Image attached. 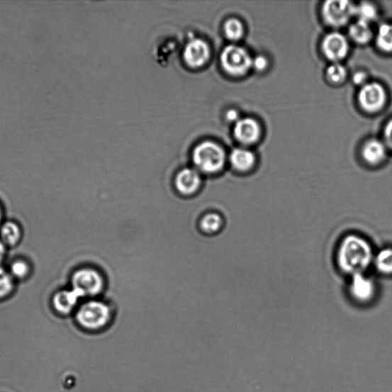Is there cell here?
<instances>
[{"instance_id": "cell-25", "label": "cell", "mask_w": 392, "mask_h": 392, "mask_svg": "<svg viewBox=\"0 0 392 392\" xmlns=\"http://www.w3.org/2000/svg\"><path fill=\"white\" fill-rule=\"evenodd\" d=\"M12 273L18 277H23L28 272V266L23 262H16L11 267Z\"/></svg>"}, {"instance_id": "cell-16", "label": "cell", "mask_w": 392, "mask_h": 392, "mask_svg": "<svg viewBox=\"0 0 392 392\" xmlns=\"http://www.w3.org/2000/svg\"><path fill=\"white\" fill-rule=\"evenodd\" d=\"M224 219L221 214L212 212L206 213L200 218L199 230L208 236L215 235L223 231Z\"/></svg>"}, {"instance_id": "cell-17", "label": "cell", "mask_w": 392, "mask_h": 392, "mask_svg": "<svg viewBox=\"0 0 392 392\" xmlns=\"http://www.w3.org/2000/svg\"><path fill=\"white\" fill-rule=\"evenodd\" d=\"M372 265L377 271L386 276L392 275V247H386L375 254Z\"/></svg>"}, {"instance_id": "cell-14", "label": "cell", "mask_w": 392, "mask_h": 392, "mask_svg": "<svg viewBox=\"0 0 392 392\" xmlns=\"http://www.w3.org/2000/svg\"><path fill=\"white\" fill-rule=\"evenodd\" d=\"M81 298L82 296L77 291H63L55 294L53 303L57 310L66 314L74 308Z\"/></svg>"}, {"instance_id": "cell-2", "label": "cell", "mask_w": 392, "mask_h": 392, "mask_svg": "<svg viewBox=\"0 0 392 392\" xmlns=\"http://www.w3.org/2000/svg\"><path fill=\"white\" fill-rule=\"evenodd\" d=\"M193 159L198 172L206 174H215L225 164V152L221 146L213 141L199 143L194 149Z\"/></svg>"}, {"instance_id": "cell-24", "label": "cell", "mask_w": 392, "mask_h": 392, "mask_svg": "<svg viewBox=\"0 0 392 392\" xmlns=\"http://www.w3.org/2000/svg\"><path fill=\"white\" fill-rule=\"evenodd\" d=\"M13 289L11 276L0 267V298L6 296Z\"/></svg>"}, {"instance_id": "cell-26", "label": "cell", "mask_w": 392, "mask_h": 392, "mask_svg": "<svg viewBox=\"0 0 392 392\" xmlns=\"http://www.w3.org/2000/svg\"><path fill=\"white\" fill-rule=\"evenodd\" d=\"M267 65H269V62H267V60L264 56H257L252 60V66L257 71L262 72L264 70Z\"/></svg>"}, {"instance_id": "cell-21", "label": "cell", "mask_w": 392, "mask_h": 392, "mask_svg": "<svg viewBox=\"0 0 392 392\" xmlns=\"http://www.w3.org/2000/svg\"><path fill=\"white\" fill-rule=\"evenodd\" d=\"M1 237L7 245H15L21 237L20 228L13 223H6L2 226Z\"/></svg>"}, {"instance_id": "cell-19", "label": "cell", "mask_w": 392, "mask_h": 392, "mask_svg": "<svg viewBox=\"0 0 392 392\" xmlns=\"http://www.w3.org/2000/svg\"><path fill=\"white\" fill-rule=\"evenodd\" d=\"M376 43L379 49L386 52H392V25H381L378 30Z\"/></svg>"}, {"instance_id": "cell-20", "label": "cell", "mask_w": 392, "mask_h": 392, "mask_svg": "<svg viewBox=\"0 0 392 392\" xmlns=\"http://www.w3.org/2000/svg\"><path fill=\"white\" fill-rule=\"evenodd\" d=\"M224 30L228 39L233 41L240 40L244 33L242 23L234 18L226 21Z\"/></svg>"}, {"instance_id": "cell-31", "label": "cell", "mask_w": 392, "mask_h": 392, "mask_svg": "<svg viewBox=\"0 0 392 392\" xmlns=\"http://www.w3.org/2000/svg\"><path fill=\"white\" fill-rule=\"evenodd\" d=\"M0 220H1V212H0Z\"/></svg>"}, {"instance_id": "cell-4", "label": "cell", "mask_w": 392, "mask_h": 392, "mask_svg": "<svg viewBox=\"0 0 392 392\" xmlns=\"http://www.w3.org/2000/svg\"><path fill=\"white\" fill-rule=\"evenodd\" d=\"M73 289L77 291L82 298L96 296L106 289V281L98 270L82 269L76 271L72 280Z\"/></svg>"}, {"instance_id": "cell-8", "label": "cell", "mask_w": 392, "mask_h": 392, "mask_svg": "<svg viewBox=\"0 0 392 392\" xmlns=\"http://www.w3.org/2000/svg\"><path fill=\"white\" fill-rule=\"evenodd\" d=\"M386 101V92L378 83H369L362 86L359 93L361 107L369 112H376L382 108Z\"/></svg>"}, {"instance_id": "cell-3", "label": "cell", "mask_w": 392, "mask_h": 392, "mask_svg": "<svg viewBox=\"0 0 392 392\" xmlns=\"http://www.w3.org/2000/svg\"><path fill=\"white\" fill-rule=\"evenodd\" d=\"M76 318L82 327L97 331L106 327L112 318V310L106 302L92 300L84 303Z\"/></svg>"}, {"instance_id": "cell-13", "label": "cell", "mask_w": 392, "mask_h": 392, "mask_svg": "<svg viewBox=\"0 0 392 392\" xmlns=\"http://www.w3.org/2000/svg\"><path fill=\"white\" fill-rule=\"evenodd\" d=\"M386 147L383 142L378 140L368 141L362 149L363 159L371 166H376L386 159Z\"/></svg>"}, {"instance_id": "cell-10", "label": "cell", "mask_w": 392, "mask_h": 392, "mask_svg": "<svg viewBox=\"0 0 392 392\" xmlns=\"http://www.w3.org/2000/svg\"><path fill=\"white\" fill-rule=\"evenodd\" d=\"M322 50L328 60L337 62L347 56L349 43L345 36L339 33H332L324 38Z\"/></svg>"}, {"instance_id": "cell-29", "label": "cell", "mask_w": 392, "mask_h": 392, "mask_svg": "<svg viewBox=\"0 0 392 392\" xmlns=\"http://www.w3.org/2000/svg\"><path fill=\"white\" fill-rule=\"evenodd\" d=\"M238 117H239L238 113L235 110H230L227 112L226 118L229 121L236 123L239 120H240V119H238Z\"/></svg>"}, {"instance_id": "cell-23", "label": "cell", "mask_w": 392, "mask_h": 392, "mask_svg": "<svg viewBox=\"0 0 392 392\" xmlns=\"http://www.w3.org/2000/svg\"><path fill=\"white\" fill-rule=\"evenodd\" d=\"M328 79L333 83H340L347 77V70L345 67L335 62L329 66L327 70Z\"/></svg>"}, {"instance_id": "cell-1", "label": "cell", "mask_w": 392, "mask_h": 392, "mask_svg": "<svg viewBox=\"0 0 392 392\" xmlns=\"http://www.w3.org/2000/svg\"><path fill=\"white\" fill-rule=\"evenodd\" d=\"M374 251L366 238L356 234L344 237L337 248L340 270L350 276L366 273L374 260Z\"/></svg>"}, {"instance_id": "cell-12", "label": "cell", "mask_w": 392, "mask_h": 392, "mask_svg": "<svg viewBox=\"0 0 392 392\" xmlns=\"http://www.w3.org/2000/svg\"><path fill=\"white\" fill-rule=\"evenodd\" d=\"M234 133L237 140L250 145L259 138L261 128L255 120L250 118H243L235 123Z\"/></svg>"}, {"instance_id": "cell-28", "label": "cell", "mask_w": 392, "mask_h": 392, "mask_svg": "<svg viewBox=\"0 0 392 392\" xmlns=\"http://www.w3.org/2000/svg\"><path fill=\"white\" fill-rule=\"evenodd\" d=\"M366 81V74L363 72H358L353 76V82L357 84H364Z\"/></svg>"}, {"instance_id": "cell-27", "label": "cell", "mask_w": 392, "mask_h": 392, "mask_svg": "<svg viewBox=\"0 0 392 392\" xmlns=\"http://www.w3.org/2000/svg\"><path fill=\"white\" fill-rule=\"evenodd\" d=\"M384 136L386 145L392 150V119L387 123L385 128Z\"/></svg>"}, {"instance_id": "cell-7", "label": "cell", "mask_w": 392, "mask_h": 392, "mask_svg": "<svg viewBox=\"0 0 392 392\" xmlns=\"http://www.w3.org/2000/svg\"><path fill=\"white\" fill-rule=\"evenodd\" d=\"M348 291L354 301L366 304L376 298L377 286L366 273L357 274L350 276Z\"/></svg>"}, {"instance_id": "cell-30", "label": "cell", "mask_w": 392, "mask_h": 392, "mask_svg": "<svg viewBox=\"0 0 392 392\" xmlns=\"http://www.w3.org/2000/svg\"><path fill=\"white\" fill-rule=\"evenodd\" d=\"M5 253V247L1 242H0V262H1Z\"/></svg>"}, {"instance_id": "cell-9", "label": "cell", "mask_w": 392, "mask_h": 392, "mask_svg": "<svg viewBox=\"0 0 392 392\" xmlns=\"http://www.w3.org/2000/svg\"><path fill=\"white\" fill-rule=\"evenodd\" d=\"M199 172L193 168H185L179 172L174 179V186L181 196H195L202 186Z\"/></svg>"}, {"instance_id": "cell-6", "label": "cell", "mask_w": 392, "mask_h": 392, "mask_svg": "<svg viewBox=\"0 0 392 392\" xmlns=\"http://www.w3.org/2000/svg\"><path fill=\"white\" fill-rule=\"evenodd\" d=\"M322 14L324 21L333 27L345 26L356 15V6L349 1H338V0H330L325 2Z\"/></svg>"}, {"instance_id": "cell-18", "label": "cell", "mask_w": 392, "mask_h": 392, "mask_svg": "<svg viewBox=\"0 0 392 392\" xmlns=\"http://www.w3.org/2000/svg\"><path fill=\"white\" fill-rule=\"evenodd\" d=\"M349 34L354 41L360 44L368 43L372 36L369 23L361 21L349 26Z\"/></svg>"}, {"instance_id": "cell-5", "label": "cell", "mask_w": 392, "mask_h": 392, "mask_svg": "<svg viewBox=\"0 0 392 392\" xmlns=\"http://www.w3.org/2000/svg\"><path fill=\"white\" fill-rule=\"evenodd\" d=\"M221 62L223 69L235 76L245 74L252 66V59L242 47L231 45L225 47Z\"/></svg>"}, {"instance_id": "cell-15", "label": "cell", "mask_w": 392, "mask_h": 392, "mask_svg": "<svg viewBox=\"0 0 392 392\" xmlns=\"http://www.w3.org/2000/svg\"><path fill=\"white\" fill-rule=\"evenodd\" d=\"M230 162L236 171L247 173L254 167L255 157L250 150L237 148L231 152Z\"/></svg>"}, {"instance_id": "cell-11", "label": "cell", "mask_w": 392, "mask_h": 392, "mask_svg": "<svg viewBox=\"0 0 392 392\" xmlns=\"http://www.w3.org/2000/svg\"><path fill=\"white\" fill-rule=\"evenodd\" d=\"M184 57L189 66L192 68H199L205 65L209 59V46L203 40H193L186 45Z\"/></svg>"}, {"instance_id": "cell-22", "label": "cell", "mask_w": 392, "mask_h": 392, "mask_svg": "<svg viewBox=\"0 0 392 392\" xmlns=\"http://www.w3.org/2000/svg\"><path fill=\"white\" fill-rule=\"evenodd\" d=\"M356 15L359 21L369 23L374 21L377 16L376 8L369 3H362L356 6Z\"/></svg>"}]
</instances>
